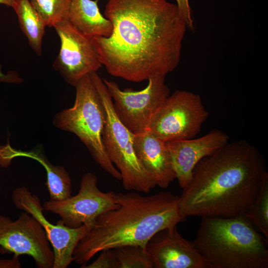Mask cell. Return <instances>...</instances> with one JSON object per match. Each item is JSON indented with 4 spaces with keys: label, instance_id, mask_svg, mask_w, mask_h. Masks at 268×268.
<instances>
[{
    "label": "cell",
    "instance_id": "6da1fadb",
    "mask_svg": "<svg viewBox=\"0 0 268 268\" xmlns=\"http://www.w3.org/2000/svg\"><path fill=\"white\" fill-rule=\"evenodd\" d=\"M107 37L90 38L111 75L140 82L178 66L187 28L177 4L167 0H108Z\"/></svg>",
    "mask_w": 268,
    "mask_h": 268
},
{
    "label": "cell",
    "instance_id": "5bb4252c",
    "mask_svg": "<svg viewBox=\"0 0 268 268\" xmlns=\"http://www.w3.org/2000/svg\"><path fill=\"white\" fill-rule=\"evenodd\" d=\"M229 136L219 130H213L199 138L166 142L173 167L181 188L190 181L193 170L203 158L228 143Z\"/></svg>",
    "mask_w": 268,
    "mask_h": 268
},
{
    "label": "cell",
    "instance_id": "30bf717a",
    "mask_svg": "<svg viewBox=\"0 0 268 268\" xmlns=\"http://www.w3.org/2000/svg\"><path fill=\"white\" fill-rule=\"evenodd\" d=\"M0 251L31 257L39 268H53L54 254L39 222L24 211L15 221L0 215Z\"/></svg>",
    "mask_w": 268,
    "mask_h": 268
},
{
    "label": "cell",
    "instance_id": "484cf974",
    "mask_svg": "<svg viewBox=\"0 0 268 268\" xmlns=\"http://www.w3.org/2000/svg\"><path fill=\"white\" fill-rule=\"evenodd\" d=\"M15 0H0V4L12 7Z\"/></svg>",
    "mask_w": 268,
    "mask_h": 268
},
{
    "label": "cell",
    "instance_id": "5b68a950",
    "mask_svg": "<svg viewBox=\"0 0 268 268\" xmlns=\"http://www.w3.org/2000/svg\"><path fill=\"white\" fill-rule=\"evenodd\" d=\"M74 87L73 105L56 114L53 124L60 130L75 134L100 167L113 177L121 180L120 172L109 159L103 145L107 114L90 74L82 77Z\"/></svg>",
    "mask_w": 268,
    "mask_h": 268
},
{
    "label": "cell",
    "instance_id": "277c9868",
    "mask_svg": "<svg viewBox=\"0 0 268 268\" xmlns=\"http://www.w3.org/2000/svg\"><path fill=\"white\" fill-rule=\"evenodd\" d=\"M213 268H268V239L244 214L202 217L193 242Z\"/></svg>",
    "mask_w": 268,
    "mask_h": 268
},
{
    "label": "cell",
    "instance_id": "3957f363",
    "mask_svg": "<svg viewBox=\"0 0 268 268\" xmlns=\"http://www.w3.org/2000/svg\"><path fill=\"white\" fill-rule=\"evenodd\" d=\"M118 206L100 215L76 246L73 261L86 265L105 249L125 245L145 247L157 232L183 221L179 197L160 192L150 196L136 192L116 194Z\"/></svg>",
    "mask_w": 268,
    "mask_h": 268
},
{
    "label": "cell",
    "instance_id": "603a6c76",
    "mask_svg": "<svg viewBox=\"0 0 268 268\" xmlns=\"http://www.w3.org/2000/svg\"><path fill=\"white\" fill-rule=\"evenodd\" d=\"M176 1L179 12L184 19L187 28L191 31H194V22L192 18V10L189 0H176Z\"/></svg>",
    "mask_w": 268,
    "mask_h": 268
},
{
    "label": "cell",
    "instance_id": "ac0fdd59",
    "mask_svg": "<svg viewBox=\"0 0 268 268\" xmlns=\"http://www.w3.org/2000/svg\"><path fill=\"white\" fill-rule=\"evenodd\" d=\"M12 7L17 16L21 30L27 38L30 46L37 55L41 56L42 39L46 26L44 21L30 0H15Z\"/></svg>",
    "mask_w": 268,
    "mask_h": 268
},
{
    "label": "cell",
    "instance_id": "4fadbf2b",
    "mask_svg": "<svg viewBox=\"0 0 268 268\" xmlns=\"http://www.w3.org/2000/svg\"><path fill=\"white\" fill-rule=\"evenodd\" d=\"M177 225L155 233L145 248L155 268H213L193 242L184 238Z\"/></svg>",
    "mask_w": 268,
    "mask_h": 268
},
{
    "label": "cell",
    "instance_id": "ba28073f",
    "mask_svg": "<svg viewBox=\"0 0 268 268\" xmlns=\"http://www.w3.org/2000/svg\"><path fill=\"white\" fill-rule=\"evenodd\" d=\"M165 75H155L148 79L144 89L122 90L112 80L102 78L112 97L115 112L121 122L134 134L146 131L164 102L170 95Z\"/></svg>",
    "mask_w": 268,
    "mask_h": 268
},
{
    "label": "cell",
    "instance_id": "52a82bcc",
    "mask_svg": "<svg viewBox=\"0 0 268 268\" xmlns=\"http://www.w3.org/2000/svg\"><path fill=\"white\" fill-rule=\"evenodd\" d=\"M208 116L199 95L177 90L164 102L147 131L166 142L193 138L199 133Z\"/></svg>",
    "mask_w": 268,
    "mask_h": 268
},
{
    "label": "cell",
    "instance_id": "8992f818",
    "mask_svg": "<svg viewBox=\"0 0 268 268\" xmlns=\"http://www.w3.org/2000/svg\"><path fill=\"white\" fill-rule=\"evenodd\" d=\"M105 106L107 120L102 141L106 152L121 174L125 189L148 194L156 185L138 158L133 134L121 122L114 109L112 97L97 73H90Z\"/></svg>",
    "mask_w": 268,
    "mask_h": 268
},
{
    "label": "cell",
    "instance_id": "8fae6325",
    "mask_svg": "<svg viewBox=\"0 0 268 268\" xmlns=\"http://www.w3.org/2000/svg\"><path fill=\"white\" fill-rule=\"evenodd\" d=\"M61 42L53 67L72 86L84 76L98 70L102 65L90 38L66 20L54 26Z\"/></svg>",
    "mask_w": 268,
    "mask_h": 268
},
{
    "label": "cell",
    "instance_id": "d6986e66",
    "mask_svg": "<svg viewBox=\"0 0 268 268\" xmlns=\"http://www.w3.org/2000/svg\"><path fill=\"white\" fill-rule=\"evenodd\" d=\"M253 222L263 236L268 239V173L266 172L258 195L253 204L244 214Z\"/></svg>",
    "mask_w": 268,
    "mask_h": 268
},
{
    "label": "cell",
    "instance_id": "2e32d148",
    "mask_svg": "<svg viewBox=\"0 0 268 268\" xmlns=\"http://www.w3.org/2000/svg\"><path fill=\"white\" fill-rule=\"evenodd\" d=\"M27 157L36 160L45 168L47 174L46 185L51 200L60 201L71 196V179L63 166L52 164L46 157L42 148L37 147L30 151H23L12 147L9 142L0 146V165L6 167L12 159Z\"/></svg>",
    "mask_w": 268,
    "mask_h": 268
},
{
    "label": "cell",
    "instance_id": "44dd1931",
    "mask_svg": "<svg viewBox=\"0 0 268 268\" xmlns=\"http://www.w3.org/2000/svg\"><path fill=\"white\" fill-rule=\"evenodd\" d=\"M46 26L54 27L57 23L68 20L71 0H30Z\"/></svg>",
    "mask_w": 268,
    "mask_h": 268
},
{
    "label": "cell",
    "instance_id": "ffe728a7",
    "mask_svg": "<svg viewBox=\"0 0 268 268\" xmlns=\"http://www.w3.org/2000/svg\"><path fill=\"white\" fill-rule=\"evenodd\" d=\"M112 250L117 268H153L152 260L145 247L125 245Z\"/></svg>",
    "mask_w": 268,
    "mask_h": 268
},
{
    "label": "cell",
    "instance_id": "7402d4cb",
    "mask_svg": "<svg viewBox=\"0 0 268 268\" xmlns=\"http://www.w3.org/2000/svg\"><path fill=\"white\" fill-rule=\"evenodd\" d=\"M98 258L89 265L81 266L82 268H117L116 261L112 249L101 252Z\"/></svg>",
    "mask_w": 268,
    "mask_h": 268
},
{
    "label": "cell",
    "instance_id": "9a60e30c",
    "mask_svg": "<svg viewBox=\"0 0 268 268\" xmlns=\"http://www.w3.org/2000/svg\"><path fill=\"white\" fill-rule=\"evenodd\" d=\"M136 155L156 186L166 189L176 179L166 142L148 131L134 134Z\"/></svg>",
    "mask_w": 268,
    "mask_h": 268
},
{
    "label": "cell",
    "instance_id": "7c38bea8",
    "mask_svg": "<svg viewBox=\"0 0 268 268\" xmlns=\"http://www.w3.org/2000/svg\"><path fill=\"white\" fill-rule=\"evenodd\" d=\"M12 199L15 207L33 216L41 224L51 245L54 254L53 268H67L73 261V253L80 240L90 228L83 225L69 228L60 220L54 225L43 214L44 210L39 198L24 186L16 188Z\"/></svg>",
    "mask_w": 268,
    "mask_h": 268
},
{
    "label": "cell",
    "instance_id": "9c48e42d",
    "mask_svg": "<svg viewBox=\"0 0 268 268\" xmlns=\"http://www.w3.org/2000/svg\"><path fill=\"white\" fill-rule=\"evenodd\" d=\"M96 176L87 172L82 176L78 193L60 200H49L43 204L44 210L58 214L60 220L69 228L85 225L91 229L102 214L118 206L116 193H104L97 185Z\"/></svg>",
    "mask_w": 268,
    "mask_h": 268
},
{
    "label": "cell",
    "instance_id": "cb8c5ba5",
    "mask_svg": "<svg viewBox=\"0 0 268 268\" xmlns=\"http://www.w3.org/2000/svg\"><path fill=\"white\" fill-rule=\"evenodd\" d=\"M23 81L22 78L15 71L10 70L6 73H3L2 71L1 66L0 64V83L20 84Z\"/></svg>",
    "mask_w": 268,
    "mask_h": 268
},
{
    "label": "cell",
    "instance_id": "e0dca14e",
    "mask_svg": "<svg viewBox=\"0 0 268 268\" xmlns=\"http://www.w3.org/2000/svg\"><path fill=\"white\" fill-rule=\"evenodd\" d=\"M99 0H71L68 20L72 26L89 38L109 37L113 29L111 22L101 13Z\"/></svg>",
    "mask_w": 268,
    "mask_h": 268
},
{
    "label": "cell",
    "instance_id": "7a4b0ae2",
    "mask_svg": "<svg viewBox=\"0 0 268 268\" xmlns=\"http://www.w3.org/2000/svg\"><path fill=\"white\" fill-rule=\"evenodd\" d=\"M267 171L255 147L244 140L228 142L195 166L179 197L180 211L185 217L244 214Z\"/></svg>",
    "mask_w": 268,
    "mask_h": 268
},
{
    "label": "cell",
    "instance_id": "d4e9b609",
    "mask_svg": "<svg viewBox=\"0 0 268 268\" xmlns=\"http://www.w3.org/2000/svg\"><path fill=\"white\" fill-rule=\"evenodd\" d=\"M18 257L13 256V259L11 260H5L0 259V268L10 267V268H20L21 265L18 261Z\"/></svg>",
    "mask_w": 268,
    "mask_h": 268
}]
</instances>
